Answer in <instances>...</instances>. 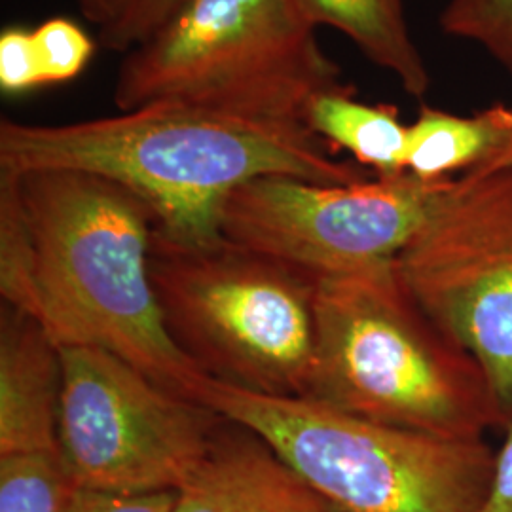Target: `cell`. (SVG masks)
Wrapping results in <instances>:
<instances>
[{
	"label": "cell",
	"mask_w": 512,
	"mask_h": 512,
	"mask_svg": "<svg viewBox=\"0 0 512 512\" xmlns=\"http://www.w3.org/2000/svg\"><path fill=\"white\" fill-rule=\"evenodd\" d=\"M156 219L122 184L73 169L0 171L4 306L59 346L107 349L194 401L209 378L171 338L150 274Z\"/></svg>",
	"instance_id": "1"
},
{
	"label": "cell",
	"mask_w": 512,
	"mask_h": 512,
	"mask_svg": "<svg viewBox=\"0 0 512 512\" xmlns=\"http://www.w3.org/2000/svg\"><path fill=\"white\" fill-rule=\"evenodd\" d=\"M86 171L148 205L156 230L181 245L220 241V211L247 181L287 175L353 184L374 177L330 156L304 122L253 120L184 103H154L59 126L0 122V171Z\"/></svg>",
	"instance_id": "2"
},
{
	"label": "cell",
	"mask_w": 512,
	"mask_h": 512,
	"mask_svg": "<svg viewBox=\"0 0 512 512\" xmlns=\"http://www.w3.org/2000/svg\"><path fill=\"white\" fill-rule=\"evenodd\" d=\"M308 397L446 439L512 427L484 366L421 308L395 262L315 279Z\"/></svg>",
	"instance_id": "3"
},
{
	"label": "cell",
	"mask_w": 512,
	"mask_h": 512,
	"mask_svg": "<svg viewBox=\"0 0 512 512\" xmlns=\"http://www.w3.org/2000/svg\"><path fill=\"white\" fill-rule=\"evenodd\" d=\"M194 401L266 442L340 512H482L492 490L497 452L484 439L437 437L213 378Z\"/></svg>",
	"instance_id": "4"
},
{
	"label": "cell",
	"mask_w": 512,
	"mask_h": 512,
	"mask_svg": "<svg viewBox=\"0 0 512 512\" xmlns=\"http://www.w3.org/2000/svg\"><path fill=\"white\" fill-rule=\"evenodd\" d=\"M296 0H190L126 54L120 112L184 103L270 122H304L319 93L344 88Z\"/></svg>",
	"instance_id": "5"
},
{
	"label": "cell",
	"mask_w": 512,
	"mask_h": 512,
	"mask_svg": "<svg viewBox=\"0 0 512 512\" xmlns=\"http://www.w3.org/2000/svg\"><path fill=\"white\" fill-rule=\"evenodd\" d=\"M150 274L171 338L209 378L275 397H308L311 277L224 239L181 245L158 230Z\"/></svg>",
	"instance_id": "6"
},
{
	"label": "cell",
	"mask_w": 512,
	"mask_h": 512,
	"mask_svg": "<svg viewBox=\"0 0 512 512\" xmlns=\"http://www.w3.org/2000/svg\"><path fill=\"white\" fill-rule=\"evenodd\" d=\"M59 456L74 488L179 492L207 458L222 418L107 349L61 346Z\"/></svg>",
	"instance_id": "7"
},
{
	"label": "cell",
	"mask_w": 512,
	"mask_h": 512,
	"mask_svg": "<svg viewBox=\"0 0 512 512\" xmlns=\"http://www.w3.org/2000/svg\"><path fill=\"white\" fill-rule=\"evenodd\" d=\"M450 183H425L408 173L353 184L264 175L228 196L220 238L313 281L359 272L395 262Z\"/></svg>",
	"instance_id": "8"
},
{
	"label": "cell",
	"mask_w": 512,
	"mask_h": 512,
	"mask_svg": "<svg viewBox=\"0 0 512 512\" xmlns=\"http://www.w3.org/2000/svg\"><path fill=\"white\" fill-rule=\"evenodd\" d=\"M395 264L421 308L484 366L512 420V165L452 179Z\"/></svg>",
	"instance_id": "9"
},
{
	"label": "cell",
	"mask_w": 512,
	"mask_h": 512,
	"mask_svg": "<svg viewBox=\"0 0 512 512\" xmlns=\"http://www.w3.org/2000/svg\"><path fill=\"white\" fill-rule=\"evenodd\" d=\"M61 346L35 319L4 306L0 332V456L57 452Z\"/></svg>",
	"instance_id": "10"
},
{
	"label": "cell",
	"mask_w": 512,
	"mask_h": 512,
	"mask_svg": "<svg viewBox=\"0 0 512 512\" xmlns=\"http://www.w3.org/2000/svg\"><path fill=\"white\" fill-rule=\"evenodd\" d=\"M249 433V431H247ZM173 512H340L253 433L217 435Z\"/></svg>",
	"instance_id": "11"
},
{
	"label": "cell",
	"mask_w": 512,
	"mask_h": 512,
	"mask_svg": "<svg viewBox=\"0 0 512 512\" xmlns=\"http://www.w3.org/2000/svg\"><path fill=\"white\" fill-rule=\"evenodd\" d=\"M512 141V107L497 103L473 116L421 107L408 126L406 173L440 183L494 162Z\"/></svg>",
	"instance_id": "12"
},
{
	"label": "cell",
	"mask_w": 512,
	"mask_h": 512,
	"mask_svg": "<svg viewBox=\"0 0 512 512\" xmlns=\"http://www.w3.org/2000/svg\"><path fill=\"white\" fill-rule=\"evenodd\" d=\"M313 27L344 33L380 69L393 74L412 97H423L431 76L404 14V0H296Z\"/></svg>",
	"instance_id": "13"
},
{
	"label": "cell",
	"mask_w": 512,
	"mask_h": 512,
	"mask_svg": "<svg viewBox=\"0 0 512 512\" xmlns=\"http://www.w3.org/2000/svg\"><path fill=\"white\" fill-rule=\"evenodd\" d=\"M304 124L321 141L349 152L355 164L374 177L393 179L406 173L408 126L391 105H368L349 86L315 95Z\"/></svg>",
	"instance_id": "14"
},
{
	"label": "cell",
	"mask_w": 512,
	"mask_h": 512,
	"mask_svg": "<svg viewBox=\"0 0 512 512\" xmlns=\"http://www.w3.org/2000/svg\"><path fill=\"white\" fill-rule=\"evenodd\" d=\"M73 490L57 452L0 456V512H69Z\"/></svg>",
	"instance_id": "15"
},
{
	"label": "cell",
	"mask_w": 512,
	"mask_h": 512,
	"mask_svg": "<svg viewBox=\"0 0 512 512\" xmlns=\"http://www.w3.org/2000/svg\"><path fill=\"white\" fill-rule=\"evenodd\" d=\"M439 21L444 35L482 48L512 80V0H448Z\"/></svg>",
	"instance_id": "16"
},
{
	"label": "cell",
	"mask_w": 512,
	"mask_h": 512,
	"mask_svg": "<svg viewBox=\"0 0 512 512\" xmlns=\"http://www.w3.org/2000/svg\"><path fill=\"white\" fill-rule=\"evenodd\" d=\"M42 86L74 80L88 67L95 42L73 19L52 18L31 31Z\"/></svg>",
	"instance_id": "17"
},
{
	"label": "cell",
	"mask_w": 512,
	"mask_h": 512,
	"mask_svg": "<svg viewBox=\"0 0 512 512\" xmlns=\"http://www.w3.org/2000/svg\"><path fill=\"white\" fill-rule=\"evenodd\" d=\"M190 0H114L109 18L99 27V44L128 54L164 27Z\"/></svg>",
	"instance_id": "18"
},
{
	"label": "cell",
	"mask_w": 512,
	"mask_h": 512,
	"mask_svg": "<svg viewBox=\"0 0 512 512\" xmlns=\"http://www.w3.org/2000/svg\"><path fill=\"white\" fill-rule=\"evenodd\" d=\"M42 86L31 31L8 27L0 35V88L23 93Z\"/></svg>",
	"instance_id": "19"
},
{
	"label": "cell",
	"mask_w": 512,
	"mask_h": 512,
	"mask_svg": "<svg viewBox=\"0 0 512 512\" xmlns=\"http://www.w3.org/2000/svg\"><path fill=\"white\" fill-rule=\"evenodd\" d=\"M177 492L112 494L74 488L69 512H173Z\"/></svg>",
	"instance_id": "20"
},
{
	"label": "cell",
	"mask_w": 512,
	"mask_h": 512,
	"mask_svg": "<svg viewBox=\"0 0 512 512\" xmlns=\"http://www.w3.org/2000/svg\"><path fill=\"white\" fill-rule=\"evenodd\" d=\"M482 512H512V427L495 456L494 482Z\"/></svg>",
	"instance_id": "21"
},
{
	"label": "cell",
	"mask_w": 512,
	"mask_h": 512,
	"mask_svg": "<svg viewBox=\"0 0 512 512\" xmlns=\"http://www.w3.org/2000/svg\"><path fill=\"white\" fill-rule=\"evenodd\" d=\"M114 0H76L84 18L101 27L109 18L110 6Z\"/></svg>",
	"instance_id": "22"
},
{
	"label": "cell",
	"mask_w": 512,
	"mask_h": 512,
	"mask_svg": "<svg viewBox=\"0 0 512 512\" xmlns=\"http://www.w3.org/2000/svg\"><path fill=\"white\" fill-rule=\"evenodd\" d=\"M507 165H512V141L511 145L507 147V150H505L503 154H499L494 162H490L488 165H482V169H499V167H507ZM476 169H478V167H476Z\"/></svg>",
	"instance_id": "23"
}]
</instances>
